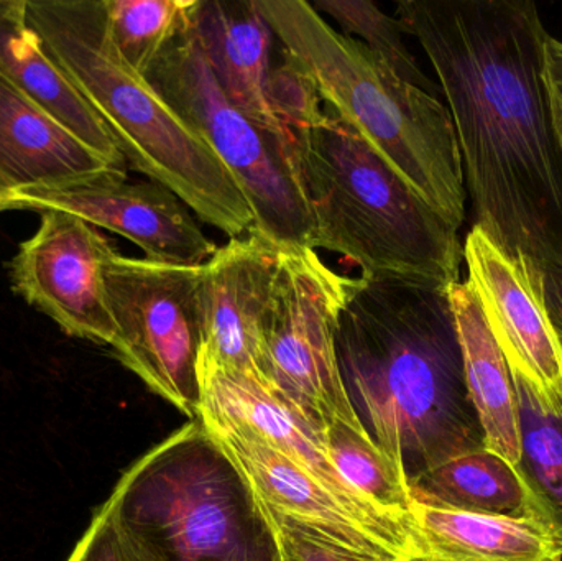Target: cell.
Wrapping results in <instances>:
<instances>
[{
    "mask_svg": "<svg viewBox=\"0 0 562 561\" xmlns=\"http://www.w3.org/2000/svg\"><path fill=\"white\" fill-rule=\"evenodd\" d=\"M408 491L412 503L432 509L544 524L537 500L517 468L487 448L412 478Z\"/></svg>",
    "mask_w": 562,
    "mask_h": 561,
    "instance_id": "obj_21",
    "label": "cell"
},
{
    "mask_svg": "<svg viewBox=\"0 0 562 561\" xmlns=\"http://www.w3.org/2000/svg\"><path fill=\"white\" fill-rule=\"evenodd\" d=\"M472 292L508 368L548 405L562 408V348L527 270L479 226L464 243Z\"/></svg>",
    "mask_w": 562,
    "mask_h": 561,
    "instance_id": "obj_14",
    "label": "cell"
},
{
    "mask_svg": "<svg viewBox=\"0 0 562 561\" xmlns=\"http://www.w3.org/2000/svg\"><path fill=\"white\" fill-rule=\"evenodd\" d=\"M313 220V249L340 254L366 279L393 277L449 290L461 282L459 231L330 109L288 125Z\"/></svg>",
    "mask_w": 562,
    "mask_h": 561,
    "instance_id": "obj_4",
    "label": "cell"
},
{
    "mask_svg": "<svg viewBox=\"0 0 562 561\" xmlns=\"http://www.w3.org/2000/svg\"><path fill=\"white\" fill-rule=\"evenodd\" d=\"M109 36L122 58L147 75L193 23L198 0H102Z\"/></svg>",
    "mask_w": 562,
    "mask_h": 561,
    "instance_id": "obj_24",
    "label": "cell"
},
{
    "mask_svg": "<svg viewBox=\"0 0 562 561\" xmlns=\"http://www.w3.org/2000/svg\"><path fill=\"white\" fill-rule=\"evenodd\" d=\"M0 71L86 147L115 170L127 171V161L108 125L30 26L25 0H0Z\"/></svg>",
    "mask_w": 562,
    "mask_h": 561,
    "instance_id": "obj_18",
    "label": "cell"
},
{
    "mask_svg": "<svg viewBox=\"0 0 562 561\" xmlns=\"http://www.w3.org/2000/svg\"><path fill=\"white\" fill-rule=\"evenodd\" d=\"M104 506L131 561H281L259 500L198 418L135 461Z\"/></svg>",
    "mask_w": 562,
    "mask_h": 561,
    "instance_id": "obj_6",
    "label": "cell"
},
{
    "mask_svg": "<svg viewBox=\"0 0 562 561\" xmlns=\"http://www.w3.org/2000/svg\"><path fill=\"white\" fill-rule=\"evenodd\" d=\"M198 420L234 461L260 503L294 519L321 527L360 549L398 557L382 546L329 491L279 451L263 444L252 431L210 417H198Z\"/></svg>",
    "mask_w": 562,
    "mask_h": 561,
    "instance_id": "obj_17",
    "label": "cell"
},
{
    "mask_svg": "<svg viewBox=\"0 0 562 561\" xmlns=\"http://www.w3.org/2000/svg\"><path fill=\"white\" fill-rule=\"evenodd\" d=\"M350 285L311 247H280L263 328L270 384L323 430L334 420L363 428L337 361V322Z\"/></svg>",
    "mask_w": 562,
    "mask_h": 561,
    "instance_id": "obj_8",
    "label": "cell"
},
{
    "mask_svg": "<svg viewBox=\"0 0 562 561\" xmlns=\"http://www.w3.org/2000/svg\"><path fill=\"white\" fill-rule=\"evenodd\" d=\"M198 417L244 427L310 474L353 514L395 556L413 561L408 524L360 497L337 473L327 453L324 430L260 382L198 358Z\"/></svg>",
    "mask_w": 562,
    "mask_h": 561,
    "instance_id": "obj_11",
    "label": "cell"
},
{
    "mask_svg": "<svg viewBox=\"0 0 562 561\" xmlns=\"http://www.w3.org/2000/svg\"><path fill=\"white\" fill-rule=\"evenodd\" d=\"M279 250L250 231L217 247L201 266L198 358L239 372L272 391L267 366V313L276 285Z\"/></svg>",
    "mask_w": 562,
    "mask_h": 561,
    "instance_id": "obj_13",
    "label": "cell"
},
{
    "mask_svg": "<svg viewBox=\"0 0 562 561\" xmlns=\"http://www.w3.org/2000/svg\"><path fill=\"white\" fill-rule=\"evenodd\" d=\"M311 5L321 15L330 16L340 26V33L366 46L400 78L438 96V86L416 61L396 16L386 15L375 3L366 0H317Z\"/></svg>",
    "mask_w": 562,
    "mask_h": 561,
    "instance_id": "obj_25",
    "label": "cell"
},
{
    "mask_svg": "<svg viewBox=\"0 0 562 561\" xmlns=\"http://www.w3.org/2000/svg\"><path fill=\"white\" fill-rule=\"evenodd\" d=\"M43 48L114 135L127 165L173 191L198 220L243 237L254 213L229 168L112 43L102 0H25Z\"/></svg>",
    "mask_w": 562,
    "mask_h": 561,
    "instance_id": "obj_3",
    "label": "cell"
},
{
    "mask_svg": "<svg viewBox=\"0 0 562 561\" xmlns=\"http://www.w3.org/2000/svg\"><path fill=\"white\" fill-rule=\"evenodd\" d=\"M66 561H131L104 504L95 510L91 524Z\"/></svg>",
    "mask_w": 562,
    "mask_h": 561,
    "instance_id": "obj_27",
    "label": "cell"
},
{
    "mask_svg": "<svg viewBox=\"0 0 562 561\" xmlns=\"http://www.w3.org/2000/svg\"><path fill=\"white\" fill-rule=\"evenodd\" d=\"M115 170L0 71V206L23 191Z\"/></svg>",
    "mask_w": 562,
    "mask_h": 561,
    "instance_id": "obj_15",
    "label": "cell"
},
{
    "mask_svg": "<svg viewBox=\"0 0 562 561\" xmlns=\"http://www.w3.org/2000/svg\"><path fill=\"white\" fill-rule=\"evenodd\" d=\"M145 78L229 168L252 207V231L277 247L313 249V220L290 134L270 131L231 101L191 26Z\"/></svg>",
    "mask_w": 562,
    "mask_h": 561,
    "instance_id": "obj_7",
    "label": "cell"
},
{
    "mask_svg": "<svg viewBox=\"0 0 562 561\" xmlns=\"http://www.w3.org/2000/svg\"><path fill=\"white\" fill-rule=\"evenodd\" d=\"M260 506L272 527L281 561H405L360 549L321 527L281 514L266 504Z\"/></svg>",
    "mask_w": 562,
    "mask_h": 561,
    "instance_id": "obj_26",
    "label": "cell"
},
{
    "mask_svg": "<svg viewBox=\"0 0 562 561\" xmlns=\"http://www.w3.org/2000/svg\"><path fill=\"white\" fill-rule=\"evenodd\" d=\"M413 561H562L550 527L533 519L475 516L412 503Z\"/></svg>",
    "mask_w": 562,
    "mask_h": 561,
    "instance_id": "obj_19",
    "label": "cell"
},
{
    "mask_svg": "<svg viewBox=\"0 0 562 561\" xmlns=\"http://www.w3.org/2000/svg\"><path fill=\"white\" fill-rule=\"evenodd\" d=\"M191 29L231 101L270 131L290 134L270 101L277 36L254 0H198Z\"/></svg>",
    "mask_w": 562,
    "mask_h": 561,
    "instance_id": "obj_16",
    "label": "cell"
},
{
    "mask_svg": "<svg viewBox=\"0 0 562 561\" xmlns=\"http://www.w3.org/2000/svg\"><path fill=\"white\" fill-rule=\"evenodd\" d=\"M201 266L112 254L105 293L119 361L191 420L200 408Z\"/></svg>",
    "mask_w": 562,
    "mask_h": 561,
    "instance_id": "obj_9",
    "label": "cell"
},
{
    "mask_svg": "<svg viewBox=\"0 0 562 561\" xmlns=\"http://www.w3.org/2000/svg\"><path fill=\"white\" fill-rule=\"evenodd\" d=\"M283 55L330 111L375 148L456 229L465 221L464 167L451 112L393 72L304 0H254Z\"/></svg>",
    "mask_w": 562,
    "mask_h": 561,
    "instance_id": "obj_5",
    "label": "cell"
},
{
    "mask_svg": "<svg viewBox=\"0 0 562 561\" xmlns=\"http://www.w3.org/2000/svg\"><path fill=\"white\" fill-rule=\"evenodd\" d=\"M512 378L520 424V463L515 468L562 546V408L548 405L521 375L512 372Z\"/></svg>",
    "mask_w": 562,
    "mask_h": 561,
    "instance_id": "obj_22",
    "label": "cell"
},
{
    "mask_svg": "<svg viewBox=\"0 0 562 561\" xmlns=\"http://www.w3.org/2000/svg\"><path fill=\"white\" fill-rule=\"evenodd\" d=\"M324 441L337 473L360 497L408 524V481L366 428L334 420L324 428Z\"/></svg>",
    "mask_w": 562,
    "mask_h": 561,
    "instance_id": "obj_23",
    "label": "cell"
},
{
    "mask_svg": "<svg viewBox=\"0 0 562 561\" xmlns=\"http://www.w3.org/2000/svg\"><path fill=\"white\" fill-rule=\"evenodd\" d=\"M454 122L475 224L521 267L562 269V147L530 0H402Z\"/></svg>",
    "mask_w": 562,
    "mask_h": 561,
    "instance_id": "obj_1",
    "label": "cell"
},
{
    "mask_svg": "<svg viewBox=\"0 0 562 561\" xmlns=\"http://www.w3.org/2000/svg\"><path fill=\"white\" fill-rule=\"evenodd\" d=\"M117 250L88 221L43 211L40 226L10 262L13 292L72 338L112 346L115 325L105 293L104 267Z\"/></svg>",
    "mask_w": 562,
    "mask_h": 561,
    "instance_id": "obj_10",
    "label": "cell"
},
{
    "mask_svg": "<svg viewBox=\"0 0 562 561\" xmlns=\"http://www.w3.org/2000/svg\"><path fill=\"white\" fill-rule=\"evenodd\" d=\"M461 343L469 395L481 420L485 448L508 463H520V424L514 378L498 348L477 296L468 282L448 290Z\"/></svg>",
    "mask_w": 562,
    "mask_h": 561,
    "instance_id": "obj_20",
    "label": "cell"
},
{
    "mask_svg": "<svg viewBox=\"0 0 562 561\" xmlns=\"http://www.w3.org/2000/svg\"><path fill=\"white\" fill-rule=\"evenodd\" d=\"M52 210L75 214L98 229L119 234L157 262L200 267L220 247L173 191L151 180L128 181L127 173L119 171L23 191L0 206V213Z\"/></svg>",
    "mask_w": 562,
    "mask_h": 561,
    "instance_id": "obj_12",
    "label": "cell"
},
{
    "mask_svg": "<svg viewBox=\"0 0 562 561\" xmlns=\"http://www.w3.org/2000/svg\"><path fill=\"white\" fill-rule=\"evenodd\" d=\"M543 78L554 132L562 147V42L548 35L544 40Z\"/></svg>",
    "mask_w": 562,
    "mask_h": 561,
    "instance_id": "obj_28",
    "label": "cell"
},
{
    "mask_svg": "<svg viewBox=\"0 0 562 561\" xmlns=\"http://www.w3.org/2000/svg\"><path fill=\"white\" fill-rule=\"evenodd\" d=\"M527 270L531 285L540 295L544 312L550 318L562 348V269L550 267V269L543 270Z\"/></svg>",
    "mask_w": 562,
    "mask_h": 561,
    "instance_id": "obj_29",
    "label": "cell"
},
{
    "mask_svg": "<svg viewBox=\"0 0 562 561\" xmlns=\"http://www.w3.org/2000/svg\"><path fill=\"white\" fill-rule=\"evenodd\" d=\"M336 349L357 417L406 481L484 450L448 290L393 277L352 279Z\"/></svg>",
    "mask_w": 562,
    "mask_h": 561,
    "instance_id": "obj_2",
    "label": "cell"
}]
</instances>
